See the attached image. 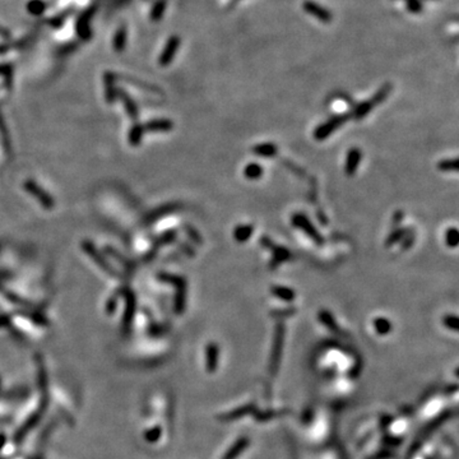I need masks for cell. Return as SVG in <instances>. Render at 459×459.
Instances as JSON below:
<instances>
[{
  "mask_svg": "<svg viewBox=\"0 0 459 459\" xmlns=\"http://www.w3.org/2000/svg\"><path fill=\"white\" fill-rule=\"evenodd\" d=\"M351 119L350 112H343V114L334 115L332 118H329L328 120L324 121L323 124H320L319 126L314 129V139L317 140H324L327 138H329L337 129L341 128L344 123H347Z\"/></svg>",
  "mask_w": 459,
  "mask_h": 459,
  "instance_id": "6da1fadb",
  "label": "cell"
},
{
  "mask_svg": "<svg viewBox=\"0 0 459 459\" xmlns=\"http://www.w3.org/2000/svg\"><path fill=\"white\" fill-rule=\"evenodd\" d=\"M291 223H292L293 227L301 230L303 234H306V235L309 236L317 245H323V244H324V239L320 235V233L318 231L317 227L312 223V221H310L303 213H301V212L293 213L292 217H291Z\"/></svg>",
  "mask_w": 459,
  "mask_h": 459,
  "instance_id": "7a4b0ae2",
  "label": "cell"
},
{
  "mask_svg": "<svg viewBox=\"0 0 459 459\" xmlns=\"http://www.w3.org/2000/svg\"><path fill=\"white\" fill-rule=\"evenodd\" d=\"M302 9L310 16L315 17L317 19H319L320 22L323 23H331L333 16H332L331 11L327 9L325 7L320 6V4L315 3L313 0H305L302 3Z\"/></svg>",
  "mask_w": 459,
  "mask_h": 459,
  "instance_id": "3957f363",
  "label": "cell"
},
{
  "mask_svg": "<svg viewBox=\"0 0 459 459\" xmlns=\"http://www.w3.org/2000/svg\"><path fill=\"white\" fill-rule=\"evenodd\" d=\"M362 160V152L360 148L352 147L347 152L346 156V162H344V174L347 176H353L357 171L360 162Z\"/></svg>",
  "mask_w": 459,
  "mask_h": 459,
  "instance_id": "277c9868",
  "label": "cell"
},
{
  "mask_svg": "<svg viewBox=\"0 0 459 459\" xmlns=\"http://www.w3.org/2000/svg\"><path fill=\"white\" fill-rule=\"evenodd\" d=\"M179 46H180V38L178 36H172L167 41L166 46H165L164 51H162L161 56H160V64L164 66L169 65L172 61V59L175 57Z\"/></svg>",
  "mask_w": 459,
  "mask_h": 459,
  "instance_id": "5b68a950",
  "label": "cell"
},
{
  "mask_svg": "<svg viewBox=\"0 0 459 459\" xmlns=\"http://www.w3.org/2000/svg\"><path fill=\"white\" fill-rule=\"evenodd\" d=\"M271 252H272V254H273L272 255V259H271L272 269H274V268L278 267L281 263L288 262V260H291V258H292L291 253L288 252L287 249L281 248V246L276 245L273 249H272Z\"/></svg>",
  "mask_w": 459,
  "mask_h": 459,
  "instance_id": "8992f818",
  "label": "cell"
},
{
  "mask_svg": "<svg viewBox=\"0 0 459 459\" xmlns=\"http://www.w3.org/2000/svg\"><path fill=\"white\" fill-rule=\"evenodd\" d=\"M277 148L276 144L273 143H262V144H257L252 148L253 155L258 157H263V159H271L277 155Z\"/></svg>",
  "mask_w": 459,
  "mask_h": 459,
  "instance_id": "52a82bcc",
  "label": "cell"
},
{
  "mask_svg": "<svg viewBox=\"0 0 459 459\" xmlns=\"http://www.w3.org/2000/svg\"><path fill=\"white\" fill-rule=\"evenodd\" d=\"M271 293L274 297L279 298L282 301H286V302H291L296 297V292L292 288L286 286H278V284H273L271 287Z\"/></svg>",
  "mask_w": 459,
  "mask_h": 459,
  "instance_id": "ba28073f",
  "label": "cell"
},
{
  "mask_svg": "<svg viewBox=\"0 0 459 459\" xmlns=\"http://www.w3.org/2000/svg\"><path fill=\"white\" fill-rule=\"evenodd\" d=\"M374 104L371 102V100H367V101H362L361 104L356 105L355 107L352 109V111H350L351 119H355V120H362L365 116L369 115V112L374 109Z\"/></svg>",
  "mask_w": 459,
  "mask_h": 459,
  "instance_id": "9c48e42d",
  "label": "cell"
},
{
  "mask_svg": "<svg viewBox=\"0 0 459 459\" xmlns=\"http://www.w3.org/2000/svg\"><path fill=\"white\" fill-rule=\"evenodd\" d=\"M253 233H254V226H253V224L246 223V224H239V226H236L235 228H234L233 235H234V239H235L238 243L243 244L252 238Z\"/></svg>",
  "mask_w": 459,
  "mask_h": 459,
  "instance_id": "30bf717a",
  "label": "cell"
},
{
  "mask_svg": "<svg viewBox=\"0 0 459 459\" xmlns=\"http://www.w3.org/2000/svg\"><path fill=\"white\" fill-rule=\"evenodd\" d=\"M263 172H264V170H263V167L259 164L250 162L244 169V176L248 180H258V179H260L263 176Z\"/></svg>",
  "mask_w": 459,
  "mask_h": 459,
  "instance_id": "8fae6325",
  "label": "cell"
},
{
  "mask_svg": "<svg viewBox=\"0 0 459 459\" xmlns=\"http://www.w3.org/2000/svg\"><path fill=\"white\" fill-rule=\"evenodd\" d=\"M408 228L407 227H396V228L392 231L391 234L388 235L386 240V246H393L394 244H397L398 241H402V239L405 238V235L407 234Z\"/></svg>",
  "mask_w": 459,
  "mask_h": 459,
  "instance_id": "7c38bea8",
  "label": "cell"
},
{
  "mask_svg": "<svg viewBox=\"0 0 459 459\" xmlns=\"http://www.w3.org/2000/svg\"><path fill=\"white\" fill-rule=\"evenodd\" d=\"M391 91H392L391 83H386V85H382L381 87H380L379 90L374 93V96H372L371 99H370L371 100L372 104H374V106H377V105L381 104V102L384 101L387 97H388L389 93H391Z\"/></svg>",
  "mask_w": 459,
  "mask_h": 459,
  "instance_id": "4fadbf2b",
  "label": "cell"
},
{
  "mask_svg": "<svg viewBox=\"0 0 459 459\" xmlns=\"http://www.w3.org/2000/svg\"><path fill=\"white\" fill-rule=\"evenodd\" d=\"M437 169L443 172H456L458 171V160L445 159L437 164Z\"/></svg>",
  "mask_w": 459,
  "mask_h": 459,
  "instance_id": "5bb4252c",
  "label": "cell"
},
{
  "mask_svg": "<svg viewBox=\"0 0 459 459\" xmlns=\"http://www.w3.org/2000/svg\"><path fill=\"white\" fill-rule=\"evenodd\" d=\"M375 331L379 334H387L392 331V324L386 318H377L374 320Z\"/></svg>",
  "mask_w": 459,
  "mask_h": 459,
  "instance_id": "9a60e30c",
  "label": "cell"
},
{
  "mask_svg": "<svg viewBox=\"0 0 459 459\" xmlns=\"http://www.w3.org/2000/svg\"><path fill=\"white\" fill-rule=\"evenodd\" d=\"M445 244L448 248H456V245H458V230L455 227H449L445 231Z\"/></svg>",
  "mask_w": 459,
  "mask_h": 459,
  "instance_id": "2e32d148",
  "label": "cell"
},
{
  "mask_svg": "<svg viewBox=\"0 0 459 459\" xmlns=\"http://www.w3.org/2000/svg\"><path fill=\"white\" fill-rule=\"evenodd\" d=\"M319 320L323 324L327 325L329 329H332V331H338V325H336L333 317H332L331 313L327 312V310H322V312L319 313Z\"/></svg>",
  "mask_w": 459,
  "mask_h": 459,
  "instance_id": "e0dca14e",
  "label": "cell"
},
{
  "mask_svg": "<svg viewBox=\"0 0 459 459\" xmlns=\"http://www.w3.org/2000/svg\"><path fill=\"white\" fill-rule=\"evenodd\" d=\"M165 9H166V0H157L156 4L153 6L152 8V19L155 21H159L165 13Z\"/></svg>",
  "mask_w": 459,
  "mask_h": 459,
  "instance_id": "ac0fdd59",
  "label": "cell"
},
{
  "mask_svg": "<svg viewBox=\"0 0 459 459\" xmlns=\"http://www.w3.org/2000/svg\"><path fill=\"white\" fill-rule=\"evenodd\" d=\"M88 19H90V13L85 14L81 17L80 22H78V31L82 37H88L90 36V26H88Z\"/></svg>",
  "mask_w": 459,
  "mask_h": 459,
  "instance_id": "d6986e66",
  "label": "cell"
},
{
  "mask_svg": "<svg viewBox=\"0 0 459 459\" xmlns=\"http://www.w3.org/2000/svg\"><path fill=\"white\" fill-rule=\"evenodd\" d=\"M415 230L408 228L405 238L402 239V250H408V249H411L412 244L415 243Z\"/></svg>",
  "mask_w": 459,
  "mask_h": 459,
  "instance_id": "ffe728a7",
  "label": "cell"
},
{
  "mask_svg": "<svg viewBox=\"0 0 459 459\" xmlns=\"http://www.w3.org/2000/svg\"><path fill=\"white\" fill-rule=\"evenodd\" d=\"M125 36H126L125 30H124V28H120V30L118 31V33H116V36H115V42H114L115 50L120 51V50L124 49V46H125Z\"/></svg>",
  "mask_w": 459,
  "mask_h": 459,
  "instance_id": "44dd1931",
  "label": "cell"
},
{
  "mask_svg": "<svg viewBox=\"0 0 459 459\" xmlns=\"http://www.w3.org/2000/svg\"><path fill=\"white\" fill-rule=\"evenodd\" d=\"M148 128L153 130H170L172 128V123L170 120H156L150 121Z\"/></svg>",
  "mask_w": 459,
  "mask_h": 459,
  "instance_id": "7402d4cb",
  "label": "cell"
},
{
  "mask_svg": "<svg viewBox=\"0 0 459 459\" xmlns=\"http://www.w3.org/2000/svg\"><path fill=\"white\" fill-rule=\"evenodd\" d=\"M405 2L408 11L413 14L421 13L422 9H424V6H422V2H421V0H405Z\"/></svg>",
  "mask_w": 459,
  "mask_h": 459,
  "instance_id": "603a6c76",
  "label": "cell"
},
{
  "mask_svg": "<svg viewBox=\"0 0 459 459\" xmlns=\"http://www.w3.org/2000/svg\"><path fill=\"white\" fill-rule=\"evenodd\" d=\"M444 324H445L446 328L456 331V329H458V318H456L455 315H445V318H444Z\"/></svg>",
  "mask_w": 459,
  "mask_h": 459,
  "instance_id": "cb8c5ba5",
  "label": "cell"
},
{
  "mask_svg": "<svg viewBox=\"0 0 459 459\" xmlns=\"http://www.w3.org/2000/svg\"><path fill=\"white\" fill-rule=\"evenodd\" d=\"M28 9H30L31 13L40 14L44 12V3L40 2V0H32V2L28 4Z\"/></svg>",
  "mask_w": 459,
  "mask_h": 459,
  "instance_id": "d4e9b609",
  "label": "cell"
},
{
  "mask_svg": "<svg viewBox=\"0 0 459 459\" xmlns=\"http://www.w3.org/2000/svg\"><path fill=\"white\" fill-rule=\"evenodd\" d=\"M185 230H186V233H188L189 238H190L191 240L197 244H202L203 240H202V238H200L199 233H198L197 230L193 228V227H190V226H185Z\"/></svg>",
  "mask_w": 459,
  "mask_h": 459,
  "instance_id": "484cf974",
  "label": "cell"
},
{
  "mask_svg": "<svg viewBox=\"0 0 459 459\" xmlns=\"http://www.w3.org/2000/svg\"><path fill=\"white\" fill-rule=\"evenodd\" d=\"M403 217H405L403 210H401V209L396 210L393 214V217H392V223H393L396 227H399L398 224H401V222L403 221Z\"/></svg>",
  "mask_w": 459,
  "mask_h": 459,
  "instance_id": "4316f807",
  "label": "cell"
},
{
  "mask_svg": "<svg viewBox=\"0 0 459 459\" xmlns=\"http://www.w3.org/2000/svg\"><path fill=\"white\" fill-rule=\"evenodd\" d=\"M6 50H7L6 46H0V54H2V52H6Z\"/></svg>",
  "mask_w": 459,
  "mask_h": 459,
  "instance_id": "83f0119b",
  "label": "cell"
}]
</instances>
